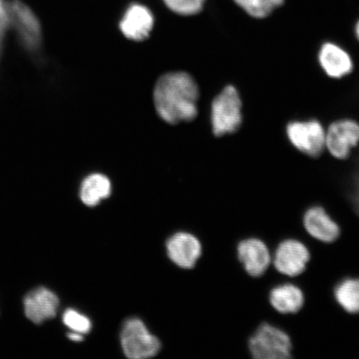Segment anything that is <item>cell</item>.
Instances as JSON below:
<instances>
[{
  "label": "cell",
  "instance_id": "1",
  "mask_svg": "<svg viewBox=\"0 0 359 359\" xmlns=\"http://www.w3.org/2000/svg\"><path fill=\"white\" fill-rule=\"evenodd\" d=\"M199 89L194 79L183 72L161 76L154 89V104L161 118L169 124L191 122L198 114Z\"/></svg>",
  "mask_w": 359,
  "mask_h": 359
},
{
  "label": "cell",
  "instance_id": "2",
  "mask_svg": "<svg viewBox=\"0 0 359 359\" xmlns=\"http://www.w3.org/2000/svg\"><path fill=\"white\" fill-rule=\"evenodd\" d=\"M242 102L234 86L224 88L212 102V123L217 137L234 133L242 123Z\"/></svg>",
  "mask_w": 359,
  "mask_h": 359
},
{
  "label": "cell",
  "instance_id": "3",
  "mask_svg": "<svg viewBox=\"0 0 359 359\" xmlns=\"http://www.w3.org/2000/svg\"><path fill=\"white\" fill-rule=\"evenodd\" d=\"M249 349L255 358L285 359L291 357L292 343L290 336L280 327L264 324L250 339Z\"/></svg>",
  "mask_w": 359,
  "mask_h": 359
},
{
  "label": "cell",
  "instance_id": "4",
  "mask_svg": "<svg viewBox=\"0 0 359 359\" xmlns=\"http://www.w3.org/2000/svg\"><path fill=\"white\" fill-rule=\"evenodd\" d=\"M121 344L125 355L132 359L154 357L161 349L158 339L152 335L138 318L126 321L121 333Z\"/></svg>",
  "mask_w": 359,
  "mask_h": 359
},
{
  "label": "cell",
  "instance_id": "5",
  "mask_svg": "<svg viewBox=\"0 0 359 359\" xmlns=\"http://www.w3.org/2000/svg\"><path fill=\"white\" fill-rule=\"evenodd\" d=\"M291 144L302 154L311 157L321 155L325 147L326 133L318 121H293L286 127Z\"/></svg>",
  "mask_w": 359,
  "mask_h": 359
},
{
  "label": "cell",
  "instance_id": "6",
  "mask_svg": "<svg viewBox=\"0 0 359 359\" xmlns=\"http://www.w3.org/2000/svg\"><path fill=\"white\" fill-rule=\"evenodd\" d=\"M311 259V254L302 241L289 239L282 241L272 257V262L282 275L296 277L302 273Z\"/></svg>",
  "mask_w": 359,
  "mask_h": 359
},
{
  "label": "cell",
  "instance_id": "7",
  "mask_svg": "<svg viewBox=\"0 0 359 359\" xmlns=\"http://www.w3.org/2000/svg\"><path fill=\"white\" fill-rule=\"evenodd\" d=\"M11 25L15 27L20 41L29 51H35L41 43V25L35 13L20 0L10 2Z\"/></svg>",
  "mask_w": 359,
  "mask_h": 359
},
{
  "label": "cell",
  "instance_id": "8",
  "mask_svg": "<svg viewBox=\"0 0 359 359\" xmlns=\"http://www.w3.org/2000/svg\"><path fill=\"white\" fill-rule=\"evenodd\" d=\"M359 143V124L353 120L336 121L326 133L325 147L337 159H345Z\"/></svg>",
  "mask_w": 359,
  "mask_h": 359
},
{
  "label": "cell",
  "instance_id": "9",
  "mask_svg": "<svg viewBox=\"0 0 359 359\" xmlns=\"http://www.w3.org/2000/svg\"><path fill=\"white\" fill-rule=\"evenodd\" d=\"M237 254L245 271L252 277L264 275L272 262L268 246L257 238L242 241L237 247Z\"/></svg>",
  "mask_w": 359,
  "mask_h": 359
},
{
  "label": "cell",
  "instance_id": "10",
  "mask_svg": "<svg viewBox=\"0 0 359 359\" xmlns=\"http://www.w3.org/2000/svg\"><path fill=\"white\" fill-rule=\"evenodd\" d=\"M60 299L53 291L44 287L30 291L24 299L27 318L36 325L51 320L57 316Z\"/></svg>",
  "mask_w": 359,
  "mask_h": 359
},
{
  "label": "cell",
  "instance_id": "11",
  "mask_svg": "<svg viewBox=\"0 0 359 359\" xmlns=\"http://www.w3.org/2000/svg\"><path fill=\"white\" fill-rule=\"evenodd\" d=\"M303 223L308 234L323 243H332L340 235L339 224L320 206L309 208L304 213Z\"/></svg>",
  "mask_w": 359,
  "mask_h": 359
},
{
  "label": "cell",
  "instance_id": "12",
  "mask_svg": "<svg viewBox=\"0 0 359 359\" xmlns=\"http://www.w3.org/2000/svg\"><path fill=\"white\" fill-rule=\"evenodd\" d=\"M154 25V18L151 12L140 4H133L120 22V29L126 38L140 42L149 37Z\"/></svg>",
  "mask_w": 359,
  "mask_h": 359
},
{
  "label": "cell",
  "instance_id": "13",
  "mask_svg": "<svg viewBox=\"0 0 359 359\" xmlns=\"http://www.w3.org/2000/svg\"><path fill=\"white\" fill-rule=\"evenodd\" d=\"M167 249L170 259L177 266L184 269L194 267L201 255L199 241L188 233H177L170 237Z\"/></svg>",
  "mask_w": 359,
  "mask_h": 359
},
{
  "label": "cell",
  "instance_id": "14",
  "mask_svg": "<svg viewBox=\"0 0 359 359\" xmlns=\"http://www.w3.org/2000/svg\"><path fill=\"white\" fill-rule=\"evenodd\" d=\"M318 62L325 73L333 79H341L351 73L353 64L351 56L339 45L326 42L318 51Z\"/></svg>",
  "mask_w": 359,
  "mask_h": 359
},
{
  "label": "cell",
  "instance_id": "15",
  "mask_svg": "<svg viewBox=\"0 0 359 359\" xmlns=\"http://www.w3.org/2000/svg\"><path fill=\"white\" fill-rule=\"evenodd\" d=\"M269 302L276 311L295 313L304 306L303 291L293 284H282L275 287L269 293Z\"/></svg>",
  "mask_w": 359,
  "mask_h": 359
},
{
  "label": "cell",
  "instance_id": "16",
  "mask_svg": "<svg viewBox=\"0 0 359 359\" xmlns=\"http://www.w3.org/2000/svg\"><path fill=\"white\" fill-rule=\"evenodd\" d=\"M111 192L110 180L104 175L95 173L84 179L80 188V197L85 205L95 206L107 198Z\"/></svg>",
  "mask_w": 359,
  "mask_h": 359
},
{
  "label": "cell",
  "instance_id": "17",
  "mask_svg": "<svg viewBox=\"0 0 359 359\" xmlns=\"http://www.w3.org/2000/svg\"><path fill=\"white\" fill-rule=\"evenodd\" d=\"M334 298L339 306L349 313H359V279L346 278L334 289Z\"/></svg>",
  "mask_w": 359,
  "mask_h": 359
},
{
  "label": "cell",
  "instance_id": "18",
  "mask_svg": "<svg viewBox=\"0 0 359 359\" xmlns=\"http://www.w3.org/2000/svg\"><path fill=\"white\" fill-rule=\"evenodd\" d=\"M250 16L263 19L284 4L285 0H234Z\"/></svg>",
  "mask_w": 359,
  "mask_h": 359
},
{
  "label": "cell",
  "instance_id": "19",
  "mask_svg": "<svg viewBox=\"0 0 359 359\" xmlns=\"http://www.w3.org/2000/svg\"><path fill=\"white\" fill-rule=\"evenodd\" d=\"M62 321L72 331L79 334H88L92 329L89 318L74 309H67L62 316Z\"/></svg>",
  "mask_w": 359,
  "mask_h": 359
},
{
  "label": "cell",
  "instance_id": "20",
  "mask_svg": "<svg viewBox=\"0 0 359 359\" xmlns=\"http://www.w3.org/2000/svg\"><path fill=\"white\" fill-rule=\"evenodd\" d=\"M205 0H164L170 11L182 15H193L203 8Z\"/></svg>",
  "mask_w": 359,
  "mask_h": 359
},
{
  "label": "cell",
  "instance_id": "21",
  "mask_svg": "<svg viewBox=\"0 0 359 359\" xmlns=\"http://www.w3.org/2000/svg\"><path fill=\"white\" fill-rule=\"evenodd\" d=\"M11 25V13L10 2L7 0H0V55L2 53L4 38L8 28Z\"/></svg>",
  "mask_w": 359,
  "mask_h": 359
},
{
  "label": "cell",
  "instance_id": "22",
  "mask_svg": "<svg viewBox=\"0 0 359 359\" xmlns=\"http://www.w3.org/2000/svg\"><path fill=\"white\" fill-rule=\"evenodd\" d=\"M69 339L74 342H80V341H83V337L82 334L77 333V332H72V333L67 334Z\"/></svg>",
  "mask_w": 359,
  "mask_h": 359
},
{
  "label": "cell",
  "instance_id": "23",
  "mask_svg": "<svg viewBox=\"0 0 359 359\" xmlns=\"http://www.w3.org/2000/svg\"><path fill=\"white\" fill-rule=\"evenodd\" d=\"M355 34H356V37L359 41V20L358 21L357 25L355 26Z\"/></svg>",
  "mask_w": 359,
  "mask_h": 359
}]
</instances>
